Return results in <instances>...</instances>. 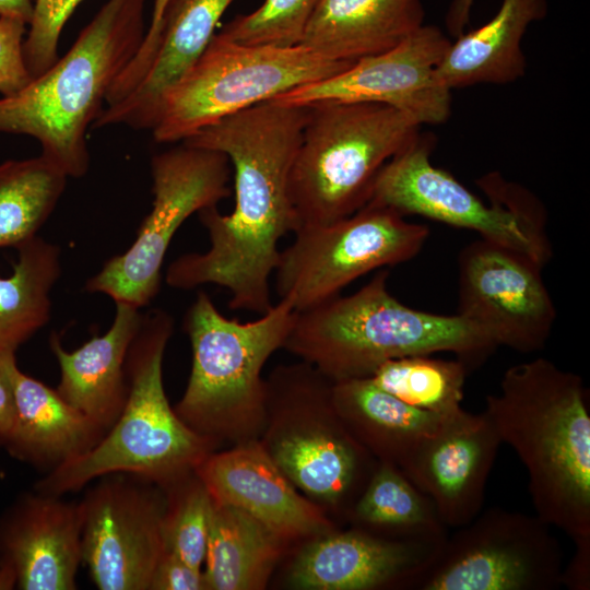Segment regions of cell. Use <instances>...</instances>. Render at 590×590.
Instances as JSON below:
<instances>
[{"mask_svg": "<svg viewBox=\"0 0 590 590\" xmlns=\"http://www.w3.org/2000/svg\"><path fill=\"white\" fill-rule=\"evenodd\" d=\"M307 116V106L269 99L182 141L227 156L234 168L235 205L229 214H222L216 205L198 212L210 248L175 259L166 270L167 285L224 287L232 310L261 315L272 307L270 278L278 264L279 243L299 228L290 175Z\"/></svg>", "mask_w": 590, "mask_h": 590, "instance_id": "obj_1", "label": "cell"}, {"mask_svg": "<svg viewBox=\"0 0 590 590\" xmlns=\"http://www.w3.org/2000/svg\"><path fill=\"white\" fill-rule=\"evenodd\" d=\"M484 412L526 467L539 516L590 540V408L582 378L543 357L509 367Z\"/></svg>", "mask_w": 590, "mask_h": 590, "instance_id": "obj_2", "label": "cell"}, {"mask_svg": "<svg viewBox=\"0 0 590 590\" xmlns=\"http://www.w3.org/2000/svg\"><path fill=\"white\" fill-rule=\"evenodd\" d=\"M387 270L355 293L295 311L283 349L331 381L367 378L384 363L453 353L469 370L497 347L475 323L456 315L411 308L388 290Z\"/></svg>", "mask_w": 590, "mask_h": 590, "instance_id": "obj_3", "label": "cell"}, {"mask_svg": "<svg viewBox=\"0 0 590 590\" xmlns=\"http://www.w3.org/2000/svg\"><path fill=\"white\" fill-rule=\"evenodd\" d=\"M148 0H107L68 52L11 96L0 98V132L36 139L68 177L90 167L86 132L144 37Z\"/></svg>", "mask_w": 590, "mask_h": 590, "instance_id": "obj_4", "label": "cell"}, {"mask_svg": "<svg viewBox=\"0 0 590 590\" xmlns=\"http://www.w3.org/2000/svg\"><path fill=\"white\" fill-rule=\"evenodd\" d=\"M174 319L163 309L143 314L126 359L128 393L117 420L84 455L47 472L36 489L63 496L113 473L165 486L194 471L216 444L187 426L170 406L163 359Z\"/></svg>", "mask_w": 590, "mask_h": 590, "instance_id": "obj_5", "label": "cell"}, {"mask_svg": "<svg viewBox=\"0 0 590 590\" xmlns=\"http://www.w3.org/2000/svg\"><path fill=\"white\" fill-rule=\"evenodd\" d=\"M294 318V308L279 299L257 320L240 322L200 291L184 318L192 366L174 408L180 420L216 445L258 439L267 422L262 368L284 346Z\"/></svg>", "mask_w": 590, "mask_h": 590, "instance_id": "obj_6", "label": "cell"}, {"mask_svg": "<svg viewBox=\"0 0 590 590\" xmlns=\"http://www.w3.org/2000/svg\"><path fill=\"white\" fill-rule=\"evenodd\" d=\"M307 107L290 175L299 227L328 224L364 206L380 169L421 128L408 114L380 103L319 102Z\"/></svg>", "mask_w": 590, "mask_h": 590, "instance_id": "obj_7", "label": "cell"}, {"mask_svg": "<svg viewBox=\"0 0 590 590\" xmlns=\"http://www.w3.org/2000/svg\"><path fill=\"white\" fill-rule=\"evenodd\" d=\"M266 386L262 447L310 500L349 517L378 461L335 413L332 381L302 362L276 367Z\"/></svg>", "mask_w": 590, "mask_h": 590, "instance_id": "obj_8", "label": "cell"}, {"mask_svg": "<svg viewBox=\"0 0 590 590\" xmlns=\"http://www.w3.org/2000/svg\"><path fill=\"white\" fill-rule=\"evenodd\" d=\"M434 144L432 135L418 132L380 169L367 203L473 231L544 268L553 251L540 202L516 184L489 174L479 181L491 200V204L484 203L448 172L433 165Z\"/></svg>", "mask_w": 590, "mask_h": 590, "instance_id": "obj_9", "label": "cell"}, {"mask_svg": "<svg viewBox=\"0 0 590 590\" xmlns=\"http://www.w3.org/2000/svg\"><path fill=\"white\" fill-rule=\"evenodd\" d=\"M352 64L327 59L304 46H246L215 33L164 93L151 129L153 138L160 143L182 142L226 116Z\"/></svg>", "mask_w": 590, "mask_h": 590, "instance_id": "obj_10", "label": "cell"}, {"mask_svg": "<svg viewBox=\"0 0 590 590\" xmlns=\"http://www.w3.org/2000/svg\"><path fill=\"white\" fill-rule=\"evenodd\" d=\"M294 234L273 274L279 299L302 311L340 295L370 271L411 260L429 229L392 209L366 203L349 216L302 226Z\"/></svg>", "mask_w": 590, "mask_h": 590, "instance_id": "obj_11", "label": "cell"}, {"mask_svg": "<svg viewBox=\"0 0 590 590\" xmlns=\"http://www.w3.org/2000/svg\"><path fill=\"white\" fill-rule=\"evenodd\" d=\"M229 160L221 152L181 144L151 161L153 203L137 237L90 278L85 291L137 308L158 294L162 266L174 235L193 213L231 196Z\"/></svg>", "mask_w": 590, "mask_h": 590, "instance_id": "obj_12", "label": "cell"}, {"mask_svg": "<svg viewBox=\"0 0 590 590\" xmlns=\"http://www.w3.org/2000/svg\"><path fill=\"white\" fill-rule=\"evenodd\" d=\"M563 551L539 516L491 507L448 535L415 590H554Z\"/></svg>", "mask_w": 590, "mask_h": 590, "instance_id": "obj_13", "label": "cell"}, {"mask_svg": "<svg viewBox=\"0 0 590 590\" xmlns=\"http://www.w3.org/2000/svg\"><path fill=\"white\" fill-rule=\"evenodd\" d=\"M99 479L80 502L82 563L101 590H149L165 552L164 489L129 473Z\"/></svg>", "mask_w": 590, "mask_h": 590, "instance_id": "obj_14", "label": "cell"}, {"mask_svg": "<svg viewBox=\"0 0 590 590\" xmlns=\"http://www.w3.org/2000/svg\"><path fill=\"white\" fill-rule=\"evenodd\" d=\"M539 263L515 249L480 238L459 256L460 316L497 345L521 353L542 350L556 319Z\"/></svg>", "mask_w": 590, "mask_h": 590, "instance_id": "obj_15", "label": "cell"}, {"mask_svg": "<svg viewBox=\"0 0 590 590\" xmlns=\"http://www.w3.org/2000/svg\"><path fill=\"white\" fill-rule=\"evenodd\" d=\"M450 44L439 27L423 24L394 48L272 99L296 106L373 102L398 108L421 126L442 123L451 113V91L438 83L435 71Z\"/></svg>", "mask_w": 590, "mask_h": 590, "instance_id": "obj_16", "label": "cell"}, {"mask_svg": "<svg viewBox=\"0 0 590 590\" xmlns=\"http://www.w3.org/2000/svg\"><path fill=\"white\" fill-rule=\"evenodd\" d=\"M446 540H392L354 527L334 529L302 547L288 582L302 590H415Z\"/></svg>", "mask_w": 590, "mask_h": 590, "instance_id": "obj_17", "label": "cell"}, {"mask_svg": "<svg viewBox=\"0 0 590 590\" xmlns=\"http://www.w3.org/2000/svg\"><path fill=\"white\" fill-rule=\"evenodd\" d=\"M486 413L461 410L399 467L433 502L447 528H460L483 509L485 487L502 446Z\"/></svg>", "mask_w": 590, "mask_h": 590, "instance_id": "obj_18", "label": "cell"}, {"mask_svg": "<svg viewBox=\"0 0 590 590\" xmlns=\"http://www.w3.org/2000/svg\"><path fill=\"white\" fill-rule=\"evenodd\" d=\"M194 473L212 499L245 511L284 542L334 530L320 506L298 492L259 439L212 451Z\"/></svg>", "mask_w": 590, "mask_h": 590, "instance_id": "obj_19", "label": "cell"}, {"mask_svg": "<svg viewBox=\"0 0 590 590\" xmlns=\"http://www.w3.org/2000/svg\"><path fill=\"white\" fill-rule=\"evenodd\" d=\"M79 503L36 491L0 517V565L22 590H73L82 563Z\"/></svg>", "mask_w": 590, "mask_h": 590, "instance_id": "obj_20", "label": "cell"}, {"mask_svg": "<svg viewBox=\"0 0 590 590\" xmlns=\"http://www.w3.org/2000/svg\"><path fill=\"white\" fill-rule=\"evenodd\" d=\"M233 1L169 0L144 76L122 101L104 107L92 127L125 125L135 130H151L164 93L205 49Z\"/></svg>", "mask_w": 590, "mask_h": 590, "instance_id": "obj_21", "label": "cell"}, {"mask_svg": "<svg viewBox=\"0 0 590 590\" xmlns=\"http://www.w3.org/2000/svg\"><path fill=\"white\" fill-rule=\"evenodd\" d=\"M115 304L114 321L103 335L92 337L71 352L63 349L56 333L49 340L60 367L56 390L106 432L127 399L126 359L143 317L137 307Z\"/></svg>", "mask_w": 590, "mask_h": 590, "instance_id": "obj_22", "label": "cell"}, {"mask_svg": "<svg viewBox=\"0 0 590 590\" xmlns=\"http://www.w3.org/2000/svg\"><path fill=\"white\" fill-rule=\"evenodd\" d=\"M424 16L422 0H321L299 46L354 63L398 46Z\"/></svg>", "mask_w": 590, "mask_h": 590, "instance_id": "obj_23", "label": "cell"}, {"mask_svg": "<svg viewBox=\"0 0 590 590\" xmlns=\"http://www.w3.org/2000/svg\"><path fill=\"white\" fill-rule=\"evenodd\" d=\"M15 418L4 446L20 461L49 471L91 450L106 434L51 389L17 368Z\"/></svg>", "mask_w": 590, "mask_h": 590, "instance_id": "obj_24", "label": "cell"}, {"mask_svg": "<svg viewBox=\"0 0 590 590\" xmlns=\"http://www.w3.org/2000/svg\"><path fill=\"white\" fill-rule=\"evenodd\" d=\"M547 0H503L496 14L481 27L451 43L435 71L448 90L476 84H509L526 73L521 42L528 27L543 20Z\"/></svg>", "mask_w": 590, "mask_h": 590, "instance_id": "obj_25", "label": "cell"}, {"mask_svg": "<svg viewBox=\"0 0 590 590\" xmlns=\"http://www.w3.org/2000/svg\"><path fill=\"white\" fill-rule=\"evenodd\" d=\"M331 400L353 437L377 461L398 468L453 416L412 406L376 386L368 377L332 381Z\"/></svg>", "mask_w": 590, "mask_h": 590, "instance_id": "obj_26", "label": "cell"}, {"mask_svg": "<svg viewBox=\"0 0 590 590\" xmlns=\"http://www.w3.org/2000/svg\"><path fill=\"white\" fill-rule=\"evenodd\" d=\"M284 541L245 511L211 498L204 578L208 590H260Z\"/></svg>", "mask_w": 590, "mask_h": 590, "instance_id": "obj_27", "label": "cell"}, {"mask_svg": "<svg viewBox=\"0 0 590 590\" xmlns=\"http://www.w3.org/2000/svg\"><path fill=\"white\" fill-rule=\"evenodd\" d=\"M353 527L406 541H444L447 527L430 500L394 464L378 461L349 515Z\"/></svg>", "mask_w": 590, "mask_h": 590, "instance_id": "obj_28", "label": "cell"}, {"mask_svg": "<svg viewBox=\"0 0 590 590\" xmlns=\"http://www.w3.org/2000/svg\"><path fill=\"white\" fill-rule=\"evenodd\" d=\"M15 249L11 274L0 276V351L15 352L49 322L50 293L61 274L55 244L35 236Z\"/></svg>", "mask_w": 590, "mask_h": 590, "instance_id": "obj_29", "label": "cell"}, {"mask_svg": "<svg viewBox=\"0 0 590 590\" xmlns=\"http://www.w3.org/2000/svg\"><path fill=\"white\" fill-rule=\"evenodd\" d=\"M68 178L42 154L0 163V248H16L37 236Z\"/></svg>", "mask_w": 590, "mask_h": 590, "instance_id": "obj_30", "label": "cell"}, {"mask_svg": "<svg viewBox=\"0 0 590 590\" xmlns=\"http://www.w3.org/2000/svg\"><path fill=\"white\" fill-rule=\"evenodd\" d=\"M469 368L460 359L412 355L388 361L370 377L376 386L401 401L444 416L463 408V389Z\"/></svg>", "mask_w": 590, "mask_h": 590, "instance_id": "obj_31", "label": "cell"}, {"mask_svg": "<svg viewBox=\"0 0 590 590\" xmlns=\"http://www.w3.org/2000/svg\"><path fill=\"white\" fill-rule=\"evenodd\" d=\"M163 489L165 551L201 569L208 546L211 496L194 471Z\"/></svg>", "mask_w": 590, "mask_h": 590, "instance_id": "obj_32", "label": "cell"}, {"mask_svg": "<svg viewBox=\"0 0 590 590\" xmlns=\"http://www.w3.org/2000/svg\"><path fill=\"white\" fill-rule=\"evenodd\" d=\"M320 1L264 0L257 10L226 23L219 34L246 46L296 47Z\"/></svg>", "mask_w": 590, "mask_h": 590, "instance_id": "obj_33", "label": "cell"}, {"mask_svg": "<svg viewBox=\"0 0 590 590\" xmlns=\"http://www.w3.org/2000/svg\"><path fill=\"white\" fill-rule=\"evenodd\" d=\"M81 0H35L23 54L32 78L48 70L59 58L58 45L63 26Z\"/></svg>", "mask_w": 590, "mask_h": 590, "instance_id": "obj_34", "label": "cell"}, {"mask_svg": "<svg viewBox=\"0 0 590 590\" xmlns=\"http://www.w3.org/2000/svg\"><path fill=\"white\" fill-rule=\"evenodd\" d=\"M26 24L17 19L0 17V94L11 96L32 80L24 60Z\"/></svg>", "mask_w": 590, "mask_h": 590, "instance_id": "obj_35", "label": "cell"}, {"mask_svg": "<svg viewBox=\"0 0 590 590\" xmlns=\"http://www.w3.org/2000/svg\"><path fill=\"white\" fill-rule=\"evenodd\" d=\"M168 1L153 0L150 25L145 31L142 43L134 57L108 92L107 101L110 104H116L128 96L144 76L153 57L160 23Z\"/></svg>", "mask_w": 590, "mask_h": 590, "instance_id": "obj_36", "label": "cell"}, {"mask_svg": "<svg viewBox=\"0 0 590 590\" xmlns=\"http://www.w3.org/2000/svg\"><path fill=\"white\" fill-rule=\"evenodd\" d=\"M149 590H208L204 573L164 552L153 571Z\"/></svg>", "mask_w": 590, "mask_h": 590, "instance_id": "obj_37", "label": "cell"}, {"mask_svg": "<svg viewBox=\"0 0 590 590\" xmlns=\"http://www.w3.org/2000/svg\"><path fill=\"white\" fill-rule=\"evenodd\" d=\"M15 352L0 351V447H4L15 418Z\"/></svg>", "mask_w": 590, "mask_h": 590, "instance_id": "obj_38", "label": "cell"}, {"mask_svg": "<svg viewBox=\"0 0 590 590\" xmlns=\"http://www.w3.org/2000/svg\"><path fill=\"white\" fill-rule=\"evenodd\" d=\"M560 585L569 590L590 589V540L575 543V552L563 567Z\"/></svg>", "mask_w": 590, "mask_h": 590, "instance_id": "obj_39", "label": "cell"}, {"mask_svg": "<svg viewBox=\"0 0 590 590\" xmlns=\"http://www.w3.org/2000/svg\"><path fill=\"white\" fill-rule=\"evenodd\" d=\"M475 0H451L446 15L447 32L453 38L459 37L470 21L471 10Z\"/></svg>", "mask_w": 590, "mask_h": 590, "instance_id": "obj_40", "label": "cell"}, {"mask_svg": "<svg viewBox=\"0 0 590 590\" xmlns=\"http://www.w3.org/2000/svg\"><path fill=\"white\" fill-rule=\"evenodd\" d=\"M32 0H0V17L17 19L30 24L33 16Z\"/></svg>", "mask_w": 590, "mask_h": 590, "instance_id": "obj_41", "label": "cell"}, {"mask_svg": "<svg viewBox=\"0 0 590 590\" xmlns=\"http://www.w3.org/2000/svg\"><path fill=\"white\" fill-rule=\"evenodd\" d=\"M16 586L14 573L4 565H0V590H11Z\"/></svg>", "mask_w": 590, "mask_h": 590, "instance_id": "obj_42", "label": "cell"}]
</instances>
